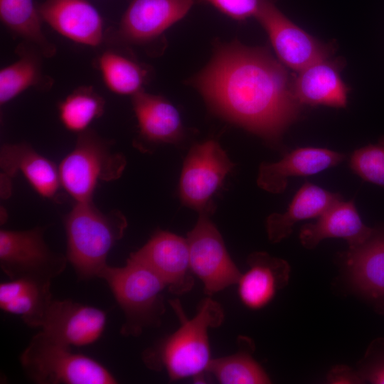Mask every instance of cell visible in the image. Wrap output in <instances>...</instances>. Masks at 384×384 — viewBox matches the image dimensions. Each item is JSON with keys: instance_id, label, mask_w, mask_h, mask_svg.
<instances>
[{"instance_id": "cell-1", "label": "cell", "mask_w": 384, "mask_h": 384, "mask_svg": "<svg viewBox=\"0 0 384 384\" xmlns=\"http://www.w3.org/2000/svg\"><path fill=\"white\" fill-rule=\"evenodd\" d=\"M293 79L265 48L233 42L216 49L193 83L216 113L277 142L299 115Z\"/></svg>"}, {"instance_id": "cell-2", "label": "cell", "mask_w": 384, "mask_h": 384, "mask_svg": "<svg viewBox=\"0 0 384 384\" xmlns=\"http://www.w3.org/2000/svg\"><path fill=\"white\" fill-rule=\"evenodd\" d=\"M172 307L180 319L179 328L171 335L147 348L142 356L144 364L154 370L165 369L170 380L198 378L206 373L211 361L208 329L224 320L221 305L210 297L200 304L196 314L187 319L176 301Z\"/></svg>"}, {"instance_id": "cell-3", "label": "cell", "mask_w": 384, "mask_h": 384, "mask_svg": "<svg viewBox=\"0 0 384 384\" xmlns=\"http://www.w3.org/2000/svg\"><path fill=\"white\" fill-rule=\"evenodd\" d=\"M66 257L78 277H98L107 265V255L124 236L127 228L124 215L118 210H100L93 201L76 202L63 218Z\"/></svg>"}, {"instance_id": "cell-4", "label": "cell", "mask_w": 384, "mask_h": 384, "mask_svg": "<svg viewBox=\"0 0 384 384\" xmlns=\"http://www.w3.org/2000/svg\"><path fill=\"white\" fill-rule=\"evenodd\" d=\"M109 286L122 310L124 322L120 334L137 336L160 324L165 311L164 282L148 266L129 255L122 267L107 265L98 275Z\"/></svg>"}, {"instance_id": "cell-5", "label": "cell", "mask_w": 384, "mask_h": 384, "mask_svg": "<svg viewBox=\"0 0 384 384\" xmlns=\"http://www.w3.org/2000/svg\"><path fill=\"white\" fill-rule=\"evenodd\" d=\"M43 331L29 341L19 361L26 377L36 384H115L117 379L92 358L71 351Z\"/></svg>"}, {"instance_id": "cell-6", "label": "cell", "mask_w": 384, "mask_h": 384, "mask_svg": "<svg viewBox=\"0 0 384 384\" xmlns=\"http://www.w3.org/2000/svg\"><path fill=\"white\" fill-rule=\"evenodd\" d=\"M112 148L111 140L91 129L78 133L74 148L58 166L61 186L75 202L92 201L99 182L122 176L126 159Z\"/></svg>"}, {"instance_id": "cell-7", "label": "cell", "mask_w": 384, "mask_h": 384, "mask_svg": "<svg viewBox=\"0 0 384 384\" xmlns=\"http://www.w3.org/2000/svg\"><path fill=\"white\" fill-rule=\"evenodd\" d=\"M46 228L0 230V267L9 279L30 277L52 281L64 272L66 255L49 248Z\"/></svg>"}, {"instance_id": "cell-8", "label": "cell", "mask_w": 384, "mask_h": 384, "mask_svg": "<svg viewBox=\"0 0 384 384\" xmlns=\"http://www.w3.org/2000/svg\"><path fill=\"white\" fill-rule=\"evenodd\" d=\"M234 164L220 144L208 140L193 146L182 169L179 196L182 203L199 214H210L211 198Z\"/></svg>"}, {"instance_id": "cell-9", "label": "cell", "mask_w": 384, "mask_h": 384, "mask_svg": "<svg viewBox=\"0 0 384 384\" xmlns=\"http://www.w3.org/2000/svg\"><path fill=\"white\" fill-rule=\"evenodd\" d=\"M209 214H199L186 241L191 268L203 284L208 296L238 284L242 273L231 259Z\"/></svg>"}, {"instance_id": "cell-10", "label": "cell", "mask_w": 384, "mask_h": 384, "mask_svg": "<svg viewBox=\"0 0 384 384\" xmlns=\"http://www.w3.org/2000/svg\"><path fill=\"white\" fill-rule=\"evenodd\" d=\"M255 17L267 32L279 61L292 70L299 72L334 53V46L321 42L287 18L274 0H260Z\"/></svg>"}, {"instance_id": "cell-11", "label": "cell", "mask_w": 384, "mask_h": 384, "mask_svg": "<svg viewBox=\"0 0 384 384\" xmlns=\"http://www.w3.org/2000/svg\"><path fill=\"white\" fill-rule=\"evenodd\" d=\"M194 1L132 0L112 38L122 44H149L183 18Z\"/></svg>"}, {"instance_id": "cell-12", "label": "cell", "mask_w": 384, "mask_h": 384, "mask_svg": "<svg viewBox=\"0 0 384 384\" xmlns=\"http://www.w3.org/2000/svg\"><path fill=\"white\" fill-rule=\"evenodd\" d=\"M130 256L151 268L173 294H183L194 285L186 239L177 235L158 230Z\"/></svg>"}, {"instance_id": "cell-13", "label": "cell", "mask_w": 384, "mask_h": 384, "mask_svg": "<svg viewBox=\"0 0 384 384\" xmlns=\"http://www.w3.org/2000/svg\"><path fill=\"white\" fill-rule=\"evenodd\" d=\"M106 324L107 313L100 309L69 299H53L40 328L67 345L84 346L100 338Z\"/></svg>"}, {"instance_id": "cell-14", "label": "cell", "mask_w": 384, "mask_h": 384, "mask_svg": "<svg viewBox=\"0 0 384 384\" xmlns=\"http://www.w3.org/2000/svg\"><path fill=\"white\" fill-rule=\"evenodd\" d=\"M38 9L43 21L76 43L97 46L103 41L102 16L87 0H45Z\"/></svg>"}, {"instance_id": "cell-15", "label": "cell", "mask_w": 384, "mask_h": 384, "mask_svg": "<svg viewBox=\"0 0 384 384\" xmlns=\"http://www.w3.org/2000/svg\"><path fill=\"white\" fill-rule=\"evenodd\" d=\"M346 263L353 288L384 314V228H375L366 242L349 248Z\"/></svg>"}, {"instance_id": "cell-16", "label": "cell", "mask_w": 384, "mask_h": 384, "mask_svg": "<svg viewBox=\"0 0 384 384\" xmlns=\"http://www.w3.org/2000/svg\"><path fill=\"white\" fill-rule=\"evenodd\" d=\"M345 158L344 154L325 148H297L277 162L261 164L257 182L268 192L282 193L289 178L318 174L339 164Z\"/></svg>"}, {"instance_id": "cell-17", "label": "cell", "mask_w": 384, "mask_h": 384, "mask_svg": "<svg viewBox=\"0 0 384 384\" xmlns=\"http://www.w3.org/2000/svg\"><path fill=\"white\" fill-rule=\"evenodd\" d=\"M341 59L326 58L298 72L293 91L299 103L310 106L345 107L349 88L341 78Z\"/></svg>"}, {"instance_id": "cell-18", "label": "cell", "mask_w": 384, "mask_h": 384, "mask_svg": "<svg viewBox=\"0 0 384 384\" xmlns=\"http://www.w3.org/2000/svg\"><path fill=\"white\" fill-rule=\"evenodd\" d=\"M317 218L300 230L299 239L306 249L314 248L326 238L344 239L349 248H354L366 242L375 230L362 221L353 200L336 201Z\"/></svg>"}, {"instance_id": "cell-19", "label": "cell", "mask_w": 384, "mask_h": 384, "mask_svg": "<svg viewBox=\"0 0 384 384\" xmlns=\"http://www.w3.org/2000/svg\"><path fill=\"white\" fill-rule=\"evenodd\" d=\"M0 166L7 179L20 172L43 198L55 200L62 188L58 167L27 143L2 145Z\"/></svg>"}, {"instance_id": "cell-20", "label": "cell", "mask_w": 384, "mask_h": 384, "mask_svg": "<svg viewBox=\"0 0 384 384\" xmlns=\"http://www.w3.org/2000/svg\"><path fill=\"white\" fill-rule=\"evenodd\" d=\"M247 263L249 269L237 284L238 294L247 307L258 309L270 303L288 284L290 267L285 260L265 252H252Z\"/></svg>"}, {"instance_id": "cell-21", "label": "cell", "mask_w": 384, "mask_h": 384, "mask_svg": "<svg viewBox=\"0 0 384 384\" xmlns=\"http://www.w3.org/2000/svg\"><path fill=\"white\" fill-rule=\"evenodd\" d=\"M141 140L147 144L178 142L184 135L179 112L166 99L146 92L132 96Z\"/></svg>"}, {"instance_id": "cell-22", "label": "cell", "mask_w": 384, "mask_h": 384, "mask_svg": "<svg viewBox=\"0 0 384 384\" xmlns=\"http://www.w3.org/2000/svg\"><path fill=\"white\" fill-rule=\"evenodd\" d=\"M51 281L23 277L0 284V308L21 316L32 328H40L53 301Z\"/></svg>"}, {"instance_id": "cell-23", "label": "cell", "mask_w": 384, "mask_h": 384, "mask_svg": "<svg viewBox=\"0 0 384 384\" xmlns=\"http://www.w3.org/2000/svg\"><path fill=\"white\" fill-rule=\"evenodd\" d=\"M342 199L335 193L306 182L294 195L287 210L272 213L266 220L269 240L274 243L287 238L299 221L318 218L336 201Z\"/></svg>"}, {"instance_id": "cell-24", "label": "cell", "mask_w": 384, "mask_h": 384, "mask_svg": "<svg viewBox=\"0 0 384 384\" xmlns=\"http://www.w3.org/2000/svg\"><path fill=\"white\" fill-rule=\"evenodd\" d=\"M15 53L18 60L0 70L1 105L28 88L48 90L53 85V80L43 70L45 57L36 46L22 41Z\"/></svg>"}, {"instance_id": "cell-25", "label": "cell", "mask_w": 384, "mask_h": 384, "mask_svg": "<svg viewBox=\"0 0 384 384\" xmlns=\"http://www.w3.org/2000/svg\"><path fill=\"white\" fill-rule=\"evenodd\" d=\"M0 18L15 36L36 46L45 58L55 55L56 46L43 33V20L33 0H0Z\"/></svg>"}, {"instance_id": "cell-26", "label": "cell", "mask_w": 384, "mask_h": 384, "mask_svg": "<svg viewBox=\"0 0 384 384\" xmlns=\"http://www.w3.org/2000/svg\"><path fill=\"white\" fill-rule=\"evenodd\" d=\"M250 343L248 338L240 337L238 352L211 359L206 373L222 384L270 383L268 375L248 351Z\"/></svg>"}, {"instance_id": "cell-27", "label": "cell", "mask_w": 384, "mask_h": 384, "mask_svg": "<svg viewBox=\"0 0 384 384\" xmlns=\"http://www.w3.org/2000/svg\"><path fill=\"white\" fill-rule=\"evenodd\" d=\"M97 66L105 85L113 92L132 96L143 90L147 70L134 60L107 50L98 58Z\"/></svg>"}, {"instance_id": "cell-28", "label": "cell", "mask_w": 384, "mask_h": 384, "mask_svg": "<svg viewBox=\"0 0 384 384\" xmlns=\"http://www.w3.org/2000/svg\"><path fill=\"white\" fill-rule=\"evenodd\" d=\"M105 107V99L92 87L82 86L59 103V118L67 129L80 133L102 115Z\"/></svg>"}, {"instance_id": "cell-29", "label": "cell", "mask_w": 384, "mask_h": 384, "mask_svg": "<svg viewBox=\"0 0 384 384\" xmlns=\"http://www.w3.org/2000/svg\"><path fill=\"white\" fill-rule=\"evenodd\" d=\"M349 166L363 180L384 188V137L354 151Z\"/></svg>"}, {"instance_id": "cell-30", "label": "cell", "mask_w": 384, "mask_h": 384, "mask_svg": "<svg viewBox=\"0 0 384 384\" xmlns=\"http://www.w3.org/2000/svg\"><path fill=\"white\" fill-rule=\"evenodd\" d=\"M358 372L363 383L384 384V338H378L370 344Z\"/></svg>"}, {"instance_id": "cell-31", "label": "cell", "mask_w": 384, "mask_h": 384, "mask_svg": "<svg viewBox=\"0 0 384 384\" xmlns=\"http://www.w3.org/2000/svg\"><path fill=\"white\" fill-rule=\"evenodd\" d=\"M211 4L224 14L238 21L255 16L260 0H196Z\"/></svg>"}, {"instance_id": "cell-32", "label": "cell", "mask_w": 384, "mask_h": 384, "mask_svg": "<svg viewBox=\"0 0 384 384\" xmlns=\"http://www.w3.org/2000/svg\"><path fill=\"white\" fill-rule=\"evenodd\" d=\"M327 380L330 383L355 384L363 381L358 371H354L346 366H334L329 373Z\"/></svg>"}]
</instances>
